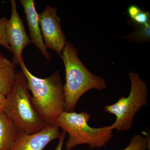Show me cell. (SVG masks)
<instances>
[{"instance_id":"1","label":"cell","mask_w":150,"mask_h":150,"mask_svg":"<svg viewBox=\"0 0 150 150\" xmlns=\"http://www.w3.org/2000/svg\"><path fill=\"white\" fill-rule=\"evenodd\" d=\"M19 66L26 78L28 88L32 93L30 100L33 105L47 126L54 125L65 111L64 85L59 70L48 77L41 79L31 74L23 58Z\"/></svg>"},{"instance_id":"2","label":"cell","mask_w":150,"mask_h":150,"mask_svg":"<svg viewBox=\"0 0 150 150\" xmlns=\"http://www.w3.org/2000/svg\"><path fill=\"white\" fill-rule=\"evenodd\" d=\"M60 56L66 73L65 111L74 112L84 94L91 89L104 90L107 85L103 78L94 74L84 66L78 56V49L72 43L67 41Z\"/></svg>"},{"instance_id":"3","label":"cell","mask_w":150,"mask_h":150,"mask_svg":"<svg viewBox=\"0 0 150 150\" xmlns=\"http://www.w3.org/2000/svg\"><path fill=\"white\" fill-rule=\"evenodd\" d=\"M91 115L82 111H64L55 124L69 136L66 144L67 150H72L77 146L88 145L91 149L105 146L113 137L112 126L93 128L88 125Z\"/></svg>"},{"instance_id":"4","label":"cell","mask_w":150,"mask_h":150,"mask_svg":"<svg viewBox=\"0 0 150 150\" xmlns=\"http://www.w3.org/2000/svg\"><path fill=\"white\" fill-rule=\"evenodd\" d=\"M30 97L26 78L21 71H18L13 88L6 96V103L3 110L19 133L35 134L48 126L38 114Z\"/></svg>"},{"instance_id":"5","label":"cell","mask_w":150,"mask_h":150,"mask_svg":"<svg viewBox=\"0 0 150 150\" xmlns=\"http://www.w3.org/2000/svg\"><path fill=\"white\" fill-rule=\"evenodd\" d=\"M131 81L130 93L127 97H121L115 103L105 105V112L115 115V121L111 125L113 130L129 131L133 127L134 120L137 113L148 104V88L139 74L130 71Z\"/></svg>"},{"instance_id":"6","label":"cell","mask_w":150,"mask_h":150,"mask_svg":"<svg viewBox=\"0 0 150 150\" xmlns=\"http://www.w3.org/2000/svg\"><path fill=\"white\" fill-rule=\"evenodd\" d=\"M56 8L47 5L38 14V21L46 48L60 56L67 41Z\"/></svg>"},{"instance_id":"7","label":"cell","mask_w":150,"mask_h":150,"mask_svg":"<svg viewBox=\"0 0 150 150\" xmlns=\"http://www.w3.org/2000/svg\"><path fill=\"white\" fill-rule=\"evenodd\" d=\"M10 2L11 13L6 29L7 40L13 54V62L16 65H19L21 60L23 58V51L31 43V41L18 12L16 1L11 0Z\"/></svg>"},{"instance_id":"8","label":"cell","mask_w":150,"mask_h":150,"mask_svg":"<svg viewBox=\"0 0 150 150\" xmlns=\"http://www.w3.org/2000/svg\"><path fill=\"white\" fill-rule=\"evenodd\" d=\"M60 128L56 124L48 126L37 133H19L14 144L9 150H43L53 140L61 136Z\"/></svg>"},{"instance_id":"9","label":"cell","mask_w":150,"mask_h":150,"mask_svg":"<svg viewBox=\"0 0 150 150\" xmlns=\"http://www.w3.org/2000/svg\"><path fill=\"white\" fill-rule=\"evenodd\" d=\"M19 1L23 7L26 16L31 43L40 51L47 61H50L51 56L48 53L43 41L38 21V14L35 8V1L34 0H20Z\"/></svg>"},{"instance_id":"10","label":"cell","mask_w":150,"mask_h":150,"mask_svg":"<svg viewBox=\"0 0 150 150\" xmlns=\"http://www.w3.org/2000/svg\"><path fill=\"white\" fill-rule=\"evenodd\" d=\"M16 64L0 52V92L6 96L16 82Z\"/></svg>"},{"instance_id":"11","label":"cell","mask_w":150,"mask_h":150,"mask_svg":"<svg viewBox=\"0 0 150 150\" xmlns=\"http://www.w3.org/2000/svg\"><path fill=\"white\" fill-rule=\"evenodd\" d=\"M19 131L3 110H0V150H9L18 137Z\"/></svg>"},{"instance_id":"12","label":"cell","mask_w":150,"mask_h":150,"mask_svg":"<svg viewBox=\"0 0 150 150\" xmlns=\"http://www.w3.org/2000/svg\"><path fill=\"white\" fill-rule=\"evenodd\" d=\"M128 24L134 28L132 32L126 35L117 36L119 38L136 43H145L150 40V22L146 24H138L130 19Z\"/></svg>"},{"instance_id":"13","label":"cell","mask_w":150,"mask_h":150,"mask_svg":"<svg viewBox=\"0 0 150 150\" xmlns=\"http://www.w3.org/2000/svg\"><path fill=\"white\" fill-rule=\"evenodd\" d=\"M149 136L136 134L132 137L129 144L123 150H150Z\"/></svg>"},{"instance_id":"14","label":"cell","mask_w":150,"mask_h":150,"mask_svg":"<svg viewBox=\"0 0 150 150\" xmlns=\"http://www.w3.org/2000/svg\"><path fill=\"white\" fill-rule=\"evenodd\" d=\"M8 21V20L5 18H0V45L11 52V49L7 40L6 33Z\"/></svg>"},{"instance_id":"15","label":"cell","mask_w":150,"mask_h":150,"mask_svg":"<svg viewBox=\"0 0 150 150\" xmlns=\"http://www.w3.org/2000/svg\"><path fill=\"white\" fill-rule=\"evenodd\" d=\"M131 19L138 24H146L150 22V13L142 8L141 11Z\"/></svg>"},{"instance_id":"16","label":"cell","mask_w":150,"mask_h":150,"mask_svg":"<svg viewBox=\"0 0 150 150\" xmlns=\"http://www.w3.org/2000/svg\"><path fill=\"white\" fill-rule=\"evenodd\" d=\"M141 9L142 8H139L137 6L132 5L128 8L127 10L128 15L131 18H132L141 11Z\"/></svg>"},{"instance_id":"17","label":"cell","mask_w":150,"mask_h":150,"mask_svg":"<svg viewBox=\"0 0 150 150\" xmlns=\"http://www.w3.org/2000/svg\"><path fill=\"white\" fill-rule=\"evenodd\" d=\"M66 135H67V134L64 131H63L61 132V136H60V138H59V143H58L57 147L55 150H62V147H63Z\"/></svg>"},{"instance_id":"18","label":"cell","mask_w":150,"mask_h":150,"mask_svg":"<svg viewBox=\"0 0 150 150\" xmlns=\"http://www.w3.org/2000/svg\"><path fill=\"white\" fill-rule=\"evenodd\" d=\"M6 103V98L0 92V110H4Z\"/></svg>"}]
</instances>
